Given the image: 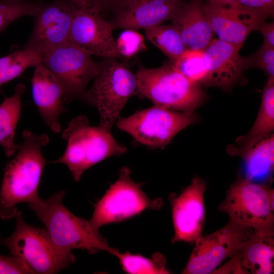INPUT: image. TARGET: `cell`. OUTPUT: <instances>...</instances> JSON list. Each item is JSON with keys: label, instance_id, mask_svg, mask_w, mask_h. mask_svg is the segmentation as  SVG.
<instances>
[{"label": "cell", "instance_id": "obj_11", "mask_svg": "<svg viewBox=\"0 0 274 274\" xmlns=\"http://www.w3.org/2000/svg\"><path fill=\"white\" fill-rule=\"evenodd\" d=\"M255 234L252 230L229 220L218 230L201 235L194 242L182 273H213L223 260L232 256L244 242Z\"/></svg>", "mask_w": 274, "mask_h": 274}, {"label": "cell", "instance_id": "obj_24", "mask_svg": "<svg viewBox=\"0 0 274 274\" xmlns=\"http://www.w3.org/2000/svg\"><path fill=\"white\" fill-rule=\"evenodd\" d=\"M42 59V53L25 48L1 57L0 86L19 77L28 68L35 67Z\"/></svg>", "mask_w": 274, "mask_h": 274}, {"label": "cell", "instance_id": "obj_6", "mask_svg": "<svg viewBox=\"0 0 274 274\" xmlns=\"http://www.w3.org/2000/svg\"><path fill=\"white\" fill-rule=\"evenodd\" d=\"M115 58H104L93 85L80 99L98 110L100 125L111 131L128 99L137 94L135 74Z\"/></svg>", "mask_w": 274, "mask_h": 274}, {"label": "cell", "instance_id": "obj_22", "mask_svg": "<svg viewBox=\"0 0 274 274\" xmlns=\"http://www.w3.org/2000/svg\"><path fill=\"white\" fill-rule=\"evenodd\" d=\"M235 156H241L245 165V178L257 183L271 178L274 167L273 133L252 147L241 150Z\"/></svg>", "mask_w": 274, "mask_h": 274}, {"label": "cell", "instance_id": "obj_30", "mask_svg": "<svg viewBox=\"0 0 274 274\" xmlns=\"http://www.w3.org/2000/svg\"><path fill=\"white\" fill-rule=\"evenodd\" d=\"M246 59L248 68H258L264 72L267 79L274 78V48L262 44Z\"/></svg>", "mask_w": 274, "mask_h": 274}, {"label": "cell", "instance_id": "obj_17", "mask_svg": "<svg viewBox=\"0 0 274 274\" xmlns=\"http://www.w3.org/2000/svg\"><path fill=\"white\" fill-rule=\"evenodd\" d=\"M185 3L181 0L138 2L118 11L116 16L110 23L114 29H145L172 19Z\"/></svg>", "mask_w": 274, "mask_h": 274}, {"label": "cell", "instance_id": "obj_19", "mask_svg": "<svg viewBox=\"0 0 274 274\" xmlns=\"http://www.w3.org/2000/svg\"><path fill=\"white\" fill-rule=\"evenodd\" d=\"M203 5L202 0H191L172 19L187 49L203 50L213 40L214 32Z\"/></svg>", "mask_w": 274, "mask_h": 274}, {"label": "cell", "instance_id": "obj_12", "mask_svg": "<svg viewBox=\"0 0 274 274\" xmlns=\"http://www.w3.org/2000/svg\"><path fill=\"white\" fill-rule=\"evenodd\" d=\"M100 12L92 6L76 7L68 42L91 55L121 59L113 37L114 29Z\"/></svg>", "mask_w": 274, "mask_h": 274}, {"label": "cell", "instance_id": "obj_36", "mask_svg": "<svg viewBox=\"0 0 274 274\" xmlns=\"http://www.w3.org/2000/svg\"><path fill=\"white\" fill-rule=\"evenodd\" d=\"M210 3L222 6H238V0H207Z\"/></svg>", "mask_w": 274, "mask_h": 274}, {"label": "cell", "instance_id": "obj_20", "mask_svg": "<svg viewBox=\"0 0 274 274\" xmlns=\"http://www.w3.org/2000/svg\"><path fill=\"white\" fill-rule=\"evenodd\" d=\"M231 257L240 273L269 274L273 272L274 234H255L241 245Z\"/></svg>", "mask_w": 274, "mask_h": 274}, {"label": "cell", "instance_id": "obj_33", "mask_svg": "<svg viewBox=\"0 0 274 274\" xmlns=\"http://www.w3.org/2000/svg\"><path fill=\"white\" fill-rule=\"evenodd\" d=\"M258 30L263 37V44L274 48V22H263Z\"/></svg>", "mask_w": 274, "mask_h": 274}, {"label": "cell", "instance_id": "obj_14", "mask_svg": "<svg viewBox=\"0 0 274 274\" xmlns=\"http://www.w3.org/2000/svg\"><path fill=\"white\" fill-rule=\"evenodd\" d=\"M203 7L218 39L240 49L249 35L258 30L260 24L268 18L239 5L222 6L207 2Z\"/></svg>", "mask_w": 274, "mask_h": 274}, {"label": "cell", "instance_id": "obj_31", "mask_svg": "<svg viewBox=\"0 0 274 274\" xmlns=\"http://www.w3.org/2000/svg\"><path fill=\"white\" fill-rule=\"evenodd\" d=\"M0 273H33L20 259L11 256L0 255Z\"/></svg>", "mask_w": 274, "mask_h": 274}, {"label": "cell", "instance_id": "obj_3", "mask_svg": "<svg viewBox=\"0 0 274 274\" xmlns=\"http://www.w3.org/2000/svg\"><path fill=\"white\" fill-rule=\"evenodd\" d=\"M137 95L167 109L194 112L206 95L202 86L190 81L169 62L156 68L140 66L136 74Z\"/></svg>", "mask_w": 274, "mask_h": 274}, {"label": "cell", "instance_id": "obj_4", "mask_svg": "<svg viewBox=\"0 0 274 274\" xmlns=\"http://www.w3.org/2000/svg\"><path fill=\"white\" fill-rule=\"evenodd\" d=\"M62 138L67 142L65 151L54 162L65 164L77 182L80 181L83 173L89 167L127 151L125 147L116 141L110 131L100 126H90L83 115L71 120Z\"/></svg>", "mask_w": 274, "mask_h": 274}, {"label": "cell", "instance_id": "obj_9", "mask_svg": "<svg viewBox=\"0 0 274 274\" xmlns=\"http://www.w3.org/2000/svg\"><path fill=\"white\" fill-rule=\"evenodd\" d=\"M130 174V169L123 166L118 180L95 205L89 222L95 232L103 225L124 220L148 209L161 207V199L148 197L141 184L131 179Z\"/></svg>", "mask_w": 274, "mask_h": 274}, {"label": "cell", "instance_id": "obj_21", "mask_svg": "<svg viewBox=\"0 0 274 274\" xmlns=\"http://www.w3.org/2000/svg\"><path fill=\"white\" fill-rule=\"evenodd\" d=\"M274 130V78L267 79L263 88L256 118L248 132L238 137L227 151L231 156L249 148L273 134Z\"/></svg>", "mask_w": 274, "mask_h": 274}, {"label": "cell", "instance_id": "obj_18", "mask_svg": "<svg viewBox=\"0 0 274 274\" xmlns=\"http://www.w3.org/2000/svg\"><path fill=\"white\" fill-rule=\"evenodd\" d=\"M31 82L33 99L40 115L54 133L59 132V118L65 111L62 85L42 62L35 66Z\"/></svg>", "mask_w": 274, "mask_h": 274}, {"label": "cell", "instance_id": "obj_25", "mask_svg": "<svg viewBox=\"0 0 274 274\" xmlns=\"http://www.w3.org/2000/svg\"><path fill=\"white\" fill-rule=\"evenodd\" d=\"M145 30L148 40L168 57L170 63L187 49L179 31L173 24H160Z\"/></svg>", "mask_w": 274, "mask_h": 274}, {"label": "cell", "instance_id": "obj_13", "mask_svg": "<svg viewBox=\"0 0 274 274\" xmlns=\"http://www.w3.org/2000/svg\"><path fill=\"white\" fill-rule=\"evenodd\" d=\"M76 6L71 2L57 1L43 5L35 17L30 36L23 48L42 54L68 42Z\"/></svg>", "mask_w": 274, "mask_h": 274}, {"label": "cell", "instance_id": "obj_29", "mask_svg": "<svg viewBox=\"0 0 274 274\" xmlns=\"http://www.w3.org/2000/svg\"><path fill=\"white\" fill-rule=\"evenodd\" d=\"M116 43L121 59L132 57L146 48L143 36L133 29H125L119 35Z\"/></svg>", "mask_w": 274, "mask_h": 274}, {"label": "cell", "instance_id": "obj_35", "mask_svg": "<svg viewBox=\"0 0 274 274\" xmlns=\"http://www.w3.org/2000/svg\"><path fill=\"white\" fill-rule=\"evenodd\" d=\"M148 0H116L111 6V7H113L115 9H117L118 11H119L133 3Z\"/></svg>", "mask_w": 274, "mask_h": 274}, {"label": "cell", "instance_id": "obj_37", "mask_svg": "<svg viewBox=\"0 0 274 274\" xmlns=\"http://www.w3.org/2000/svg\"><path fill=\"white\" fill-rule=\"evenodd\" d=\"M76 7L87 8L91 6V0H70Z\"/></svg>", "mask_w": 274, "mask_h": 274}, {"label": "cell", "instance_id": "obj_15", "mask_svg": "<svg viewBox=\"0 0 274 274\" xmlns=\"http://www.w3.org/2000/svg\"><path fill=\"white\" fill-rule=\"evenodd\" d=\"M205 182L196 176L191 183L173 201L172 215L177 242H194L199 236L204 219Z\"/></svg>", "mask_w": 274, "mask_h": 274}, {"label": "cell", "instance_id": "obj_8", "mask_svg": "<svg viewBox=\"0 0 274 274\" xmlns=\"http://www.w3.org/2000/svg\"><path fill=\"white\" fill-rule=\"evenodd\" d=\"M198 119L194 112L174 111L154 105L120 119L116 124L140 144L163 148L179 132Z\"/></svg>", "mask_w": 274, "mask_h": 274}, {"label": "cell", "instance_id": "obj_16", "mask_svg": "<svg viewBox=\"0 0 274 274\" xmlns=\"http://www.w3.org/2000/svg\"><path fill=\"white\" fill-rule=\"evenodd\" d=\"M203 50L209 67L203 86L227 89L241 81L248 67L246 58L239 54V48L216 39Z\"/></svg>", "mask_w": 274, "mask_h": 274}, {"label": "cell", "instance_id": "obj_23", "mask_svg": "<svg viewBox=\"0 0 274 274\" xmlns=\"http://www.w3.org/2000/svg\"><path fill=\"white\" fill-rule=\"evenodd\" d=\"M25 89L24 84H19L14 94L0 104V146L7 157L12 156L19 147V145L15 144L14 138L21 114V98Z\"/></svg>", "mask_w": 274, "mask_h": 274}, {"label": "cell", "instance_id": "obj_2", "mask_svg": "<svg viewBox=\"0 0 274 274\" xmlns=\"http://www.w3.org/2000/svg\"><path fill=\"white\" fill-rule=\"evenodd\" d=\"M64 194L65 191L60 190L46 200L40 198L28 205L44 224L54 243L67 251L81 249L94 254L104 250L116 256L119 251L110 247L89 221L75 215L64 206Z\"/></svg>", "mask_w": 274, "mask_h": 274}, {"label": "cell", "instance_id": "obj_1", "mask_svg": "<svg viewBox=\"0 0 274 274\" xmlns=\"http://www.w3.org/2000/svg\"><path fill=\"white\" fill-rule=\"evenodd\" d=\"M22 136L17 154L6 166L1 185L0 218L5 220L15 218L18 204H30L40 198L38 187L46 164L42 149L49 142V136L28 130Z\"/></svg>", "mask_w": 274, "mask_h": 274}, {"label": "cell", "instance_id": "obj_28", "mask_svg": "<svg viewBox=\"0 0 274 274\" xmlns=\"http://www.w3.org/2000/svg\"><path fill=\"white\" fill-rule=\"evenodd\" d=\"M43 5L22 0L0 1V33L12 22L24 16H35Z\"/></svg>", "mask_w": 274, "mask_h": 274}, {"label": "cell", "instance_id": "obj_5", "mask_svg": "<svg viewBox=\"0 0 274 274\" xmlns=\"http://www.w3.org/2000/svg\"><path fill=\"white\" fill-rule=\"evenodd\" d=\"M15 218L14 231L0 243L8 248L12 256L22 260L33 273H57L75 262L72 252L57 246L46 228L26 223L20 211Z\"/></svg>", "mask_w": 274, "mask_h": 274}, {"label": "cell", "instance_id": "obj_10", "mask_svg": "<svg viewBox=\"0 0 274 274\" xmlns=\"http://www.w3.org/2000/svg\"><path fill=\"white\" fill-rule=\"evenodd\" d=\"M42 62L62 85L65 103L80 99L100 66L91 55L68 42L43 53Z\"/></svg>", "mask_w": 274, "mask_h": 274}, {"label": "cell", "instance_id": "obj_7", "mask_svg": "<svg viewBox=\"0 0 274 274\" xmlns=\"http://www.w3.org/2000/svg\"><path fill=\"white\" fill-rule=\"evenodd\" d=\"M273 197L267 185L241 178L229 188L218 209L257 235L274 234Z\"/></svg>", "mask_w": 274, "mask_h": 274}, {"label": "cell", "instance_id": "obj_32", "mask_svg": "<svg viewBox=\"0 0 274 274\" xmlns=\"http://www.w3.org/2000/svg\"><path fill=\"white\" fill-rule=\"evenodd\" d=\"M238 5L261 13L268 18L274 14V0H238Z\"/></svg>", "mask_w": 274, "mask_h": 274}, {"label": "cell", "instance_id": "obj_34", "mask_svg": "<svg viewBox=\"0 0 274 274\" xmlns=\"http://www.w3.org/2000/svg\"><path fill=\"white\" fill-rule=\"evenodd\" d=\"M116 0H91V6L101 11L102 9L111 7Z\"/></svg>", "mask_w": 274, "mask_h": 274}, {"label": "cell", "instance_id": "obj_26", "mask_svg": "<svg viewBox=\"0 0 274 274\" xmlns=\"http://www.w3.org/2000/svg\"><path fill=\"white\" fill-rule=\"evenodd\" d=\"M171 63L190 81L203 86L209 67L208 60L204 50L187 49Z\"/></svg>", "mask_w": 274, "mask_h": 274}, {"label": "cell", "instance_id": "obj_27", "mask_svg": "<svg viewBox=\"0 0 274 274\" xmlns=\"http://www.w3.org/2000/svg\"><path fill=\"white\" fill-rule=\"evenodd\" d=\"M119 259L124 271L129 273H169L166 267V260L160 253H156L148 258L142 255L132 254L129 252L116 255Z\"/></svg>", "mask_w": 274, "mask_h": 274}]
</instances>
